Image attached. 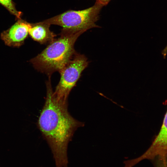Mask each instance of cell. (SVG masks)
<instances>
[{
  "instance_id": "obj_1",
  "label": "cell",
  "mask_w": 167,
  "mask_h": 167,
  "mask_svg": "<svg viewBox=\"0 0 167 167\" xmlns=\"http://www.w3.org/2000/svg\"><path fill=\"white\" fill-rule=\"evenodd\" d=\"M46 96L38 126L53 155L55 167H68L67 148L75 131L84 123L74 118L68 103L58 100L54 94L50 77L46 83Z\"/></svg>"
},
{
  "instance_id": "obj_2",
  "label": "cell",
  "mask_w": 167,
  "mask_h": 167,
  "mask_svg": "<svg viewBox=\"0 0 167 167\" xmlns=\"http://www.w3.org/2000/svg\"><path fill=\"white\" fill-rule=\"evenodd\" d=\"M84 32L61 31L60 37L49 44L40 53L30 62L37 71L51 77L54 72H60L76 53L74 45Z\"/></svg>"
},
{
  "instance_id": "obj_3",
  "label": "cell",
  "mask_w": 167,
  "mask_h": 167,
  "mask_svg": "<svg viewBox=\"0 0 167 167\" xmlns=\"http://www.w3.org/2000/svg\"><path fill=\"white\" fill-rule=\"evenodd\" d=\"M103 6L96 2L92 6L82 10H68L43 21L50 25L62 27L61 31L76 32L95 28H101L96 22L99 19V13Z\"/></svg>"
},
{
  "instance_id": "obj_4",
  "label": "cell",
  "mask_w": 167,
  "mask_h": 167,
  "mask_svg": "<svg viewBox=\"0 0 167 167\" xmlns=\"http://www.w3.org/2000/svg\"><path fill=\"white\" fill-rule=\"evenodd\" d=\"M88 64L89 61L84 55L75 53L59 72L60 80L54 92L58 100L67 101L70 92Z\"/></svg>"
},
{
  "instance_id": "obj_5",
  "label": "cell",
  "mask_w": 167,
  "mask_h": 167,
  "mask_svg": "<svg viewBox=\"0 0 167 167\" xmlns=\"http://www.w3.org/2000/svg\"><path fill=\"white\" fill-rule=\"evenodd\" d=\"M167 154V111L158 135L148 150L140 156L133 159L135 164L145 159L152 160L157 156Z\"/></svg>"
},
{
  "instance_id": "obj_6",
  "label": "cell",
  "mask_w": 167,
  "mask_h": 167,
  "mask_svg": "<svg viewBox=\"0 0 167 167\" xmlns=\"http://www.w3.org/2000/svg\"><path fill=\"white\" fill-rule=\"evenodd\" d=\"M31 26L32 24L19 19L8 29L1 33V39L8 46L20 47L28 37Z\"/></svg>"
},
{
  "instance_id": "obj_7",
  "label": "cell",
  "mask_w": 167,
  "mask_h": 167,
  "mask_svg": "<svg viewBox=\"0 0 167 167\" xmlns=\"http://www.w3.org/2000/svg\"><path fill=\"white\" fill-rule=\"evenodd\" d=\"M50 25L44 21L32 24L29 35L33 40L41 44H49L55 40L56 36L50 30Z\"/></svg>"
},
{
  "instance_id": "obj_8",
  "label": "cell",
  "mask_w": 167,
  "mask_h": 167,
  "mask_svg": "<svg viewBox=\"0 0 167 167\" xmlns=\"http://www.w3.org/2000/svg\"><path fill=\"white\" fill-rule=\"evenodd\" d=\"M0 4L17 19H21L22 13L16 10L15 4L12 0H0Z\"/></svg>"
},
{
  "instance_id": "obj_9",
  "label": "cell",
  "mask_w": 167,
  "mask_h": 167,
  "mask_svg": "<svg viewBox=\"0 0 167 167\" xmlns=\"http://www.w3.org/2000/svg\"><path fill=\"white\" fill-rule=\"evenodd\" d=\"M152 160L154 167H167V154L157 156Z\"/></svg>"
},
{
  "instance_id": "obj_10",
  "label": "cell",
  "mask_w": 167,
  "mask_h": 167,
  "mask_svg": "<svg viewBox=\"0 0 167 167\" xmlns=\"http://www.w3.org/2000/svg\"><path fill=\"white\" fill-rule=\"evenodd\" d=\"M111 0H96V2L101 4L103 6L107 5Z\"/></svg>"
},
{
  "instance_id": "obj_11",
  "label": "cell",
  "mask_w": 167,
  "mask_h": 167,
  "mask_svg": "<svg viewBox=\"0 0 167 167\" xmlns=\"http://www.w3.org/2000/svg\"><path fill=\"white\" fill-rule=\"evenodd\" d=\"M161 54L163 58L165 59L167 54V44L164 49L162 51Z\"/></svg>"
}]
</instances>
